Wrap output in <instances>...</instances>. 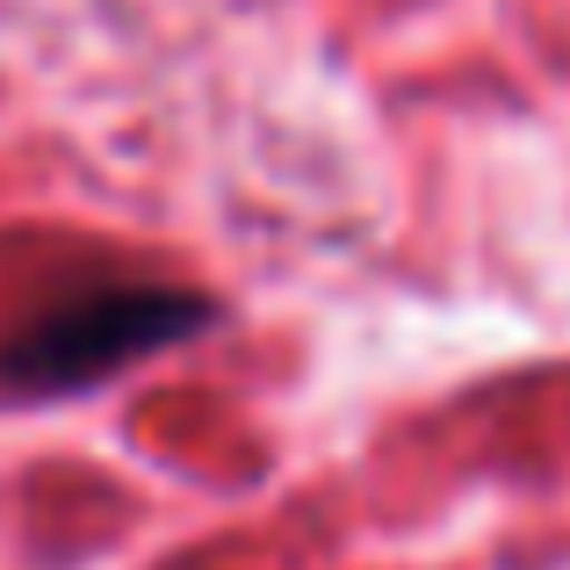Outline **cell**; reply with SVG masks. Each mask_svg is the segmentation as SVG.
I'll return each mask as SVG.
<instances>
[{"label": "cell", "instance_id": "1", "mask_svg": "<svg viewBox=\"0 0 570 570\" xmlns=\"http://www.w3.org/2000/svg\"><path fill=\"white\" fill-rule=\"evenodd\" d=\"M217 318H224L217 296L203 289H159V282L87 289V296H66V304H43L22 333L0 340V383L29 390V397L87 390V383H109L116 368L145 362V354L203 340Z\"/></svg>", "mask_w": 570, "mask_h": 570}]
</instances>
